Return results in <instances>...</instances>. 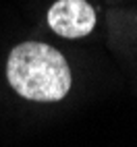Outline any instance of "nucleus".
Returning <instances> with one entry per match:
<instances>
[{"instance_id":"f257e3e1","label":"nucleus","mask_w":137,"mask_h":147,"mask_svg":"<svg viewBox=\"0 0 137 147\" xmlns=\"http://www.w3.org/2000/svg\"><path fill=\"white\" fill-rule=\"evenodd\" d=\"M6 79L31 102H58L71 91V68L56 48L37 42L15 46L6 60Z\"/></svg>"},{"instance_id":"f03ea898","label":"nucleus","mask_w":137,"mask_h":147,"mask_svg":"<svg viewBox=\"0 0 137 147\" xmlns=\"http://www.w3.org/2000/svg\"><path fill=\"white\" fill-rule=\"evenodd\" d=\"M48 25L58 35L79 40L94 31L96 13L87 0H56L48 11Z\"/></svg>"}]
</instances>
